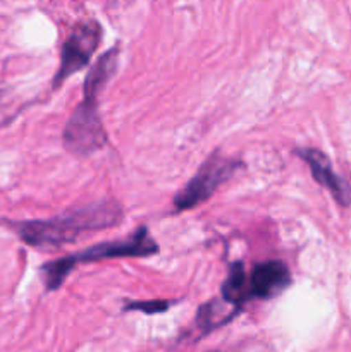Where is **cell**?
I'll use <instances>...</instances> for the list:
<instances>
[{
	"mask_svg": "<svg viewBox=\"0 0 351 352\" xmlns=\"http://www.w3.org/2000/svg\"><path fill=\"white\" fill-rule=\"evenodd\" d=\"M124 222V210L117 201L88 203L61 215L38 220H3L7 227L30 248L57 251L78 243L89 234L112 229Z\"/></svg>",
	"mask_w": 351,
	"mask_h": 352,
	"instance_id": "obj_1",
	"label": "cell"
},
{
	"mask_svg": "<svg viewBox=\"0 0 351 352\" xmlns=\"http://www.w3.org/2000/svg\"><path fill=\"white\" fill-rule=\"evenodd\" d=\"M119 67V48L100 55L83 82V100L76 105L62 131V144L76 157H92L103 150L107 133L98 112V96Z\"/></svg>",
	"mask_w": 351,
	"mask_h": 352,
	"instance_id": "obj_2",
	"label": "cell"
},
{
	"mask_svg": "<svg viewBox=\"0 0 351 352\" xmlns=\"http://www.w3.org/2000/svg\"><path fill=\"white\" fill-rule=\"evenodd\" d=\"M160 253V246L151 236L150 229L145 226L138 227L133 234L123 239H110L105 243L93 244L78 253H71L58 260L47 261L40 268L41 280L45 291L55 292L64 285L65 278L74 272L78 265L100 263L107 260H119V258H150Z\"/></svg>",
	"mask_w": 351,
	"mask_h": 352,
	"instance_id": "obj_3",
	"label": "cell"
},
{
	"mask_svg": "<svg viewBox=\"0 0 351 352\" xmlns=\"http://www.w3.org/2000/svg\"><path fill=\"white\" fill-rule=\"evenodd\" d=\"M240 168H243V162L236 158L224 157L219 150L205 158L198 170L184 184V188L174 196L172 206L176 213L188 212L196 208L202 203L209 201L213 192L226 184Z\"/></svg>",
	"mask_w": 351,
	"mask_h": 352,
	"instance_id": "obj_4",
	"label": "cell"
},
{
	"mask_svg": "<svg viewBox=\"0 0 351 352\" xmlns=\"http://www.w3.org/2000/svg\"><path fill=\"white\" fill-rule=\"evenodd\" d=\"M102 26L93 19L81 21L72 28L61 48V62L54 76L55 88L67 81L72 74L89 65L93 54L102 43Z\"/></svg>",
	"mask_w": 351,
	"mask_h": 352,
	"instance_id": "obj_5",
	"label": "cell"
},
{
	"mask_svg": "<svg viewBox=\"0 0 351 352\" xmlns=\"http://www.w3.org/2000/svg\"><path fill=\"white\" fill-rule=\"evenodd\" d=\"M295 153L301 158L310 168V174L317 184L326 188L330 192L337 205L351 206V186L334 170L329 157L319 148H296Z\"/></svg>",
	"mask_w": 351,
	"mask_h": 352,
	"instance_id": "obj_6",
	"label": "cell"
},
{
	"mask_svg": "<svg viewBox=\"0 0 351 352\" xmlns=\"http://www.w3.org/2000/svg\"><path fill=\"white\" fill-rule=\"evenodd\" d=\"M292 277L289 267L281 260H268L257 263L248 274L251 301H270L281 296L291 285Z\"/></svg>",
	"mask_w": 351,
	"mask_h": 352,
	"instance_id": "obj_7",
	"label": "cell"
},
{
	"mask_svg": "<svg viewBox=\"0 0 351 352\" xmlns=\"http://www.w3.org/2000/svg\"><path fill=\"white\" fill-rule=\"evenodd\" d=\"M220 298L236 308L237 311H243L244 306L251 302L250 284H248V272L244 268L243 261H233L229 265L226 278L220 285Z\"/></svg>",
	"mask_w": 351,
	"mask_h": 352,
	"instance_id": "obj_8",
	"label": "cell"
},
{
	"mask_svg": "<svg viewBox=\"0 0 351 352\" xmlns=\"http://www.w3.org/2000/svg\"><path fill=\"white\" fill-rule=\"evenodd\" d=\"M241 311L227 305L222 298L212 299L198 308L195 316V327L198 329L200 337H205L212 333L213 330L222 329L227 323L233 322Z\"/></svg>",
	"mask_w": 351,
	"mask_h": 352,
	"instance_id": "obj_9",
	"label": "cell"
},
{
	"mask_svg": "<svg viewBox=\"0 0 351 352\" xmlns=\"http://www.w3.org/2000/svg\"><path fill=\"white\" fill-rule=\"evenodd\" d=\"M176 301L167 299H151V301H127L124 302V311H140L143 315H160L169 311Z\"/></svg>",
	"mask_w": 351,
	"mask_h": 352,
	"instance_id": "obj_10",
	"label": "cell"
},
{
	"mask_svg": "<svg viewBox=\"0 0 351 352\" xmlns=\"http://www.w3.org/2000/svg\"><path fill=\"white\" fill-rule=\"evenodd\" d=\"M210 352H220V351H210Z\"/></svg>",
	"mask_w": 351,
	"mask_h": 352,
	"instance_id": "obj_11",
	"label": "cell"
}]
</instances>
